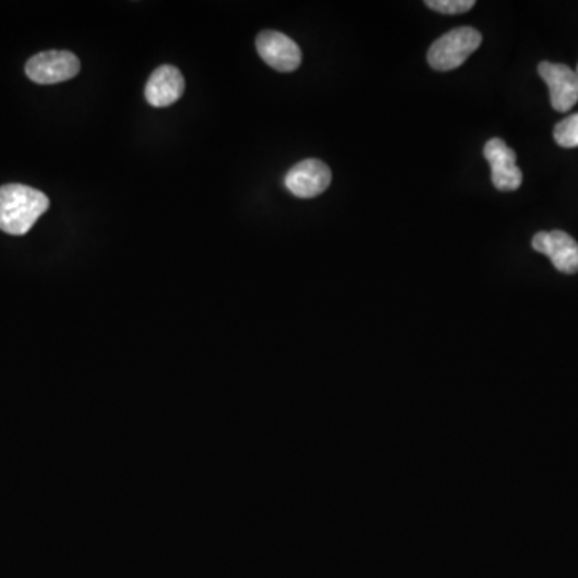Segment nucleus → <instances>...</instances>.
<instances>
[{"label": "nucleus", "mask_w": 578, "mask_h": 578, "mask_svg": "<svg viewBox=\"0 0 578 578\" xmlns=\"http://www.w3.org/2000/svg\"><path fill=\"white\" fill-rule=\"evenodd\" d=\"M554 140L562 148L578 147V113L570 114L554 127Z\"/></svg>", "instance_id": "10"}, {"label": "nucleus", "mask_w": 578, "mask_h": 578, "mask_svg": "<svg viewBox=\"0 0 578 578\" xmlns=\"http://www.w3.org/2000/svg\"><path fill=\"white\" fill-rule=\"evenodd\" d=\"M426 5L429 9L445 13V15H460L473 9L476 2L474 0H428Z\"/></svg>", "instance_id": "11"}, {"label": "nucleus", "mask_w": 578, "mask_h": 578, "mask_svg": "<svg viewBox=\"0 0 578 578\" xmlns=\"http://www.w3.org/2000/svg\"><path fill=\"white\" fill-rule=\"evenodd\" d=\"M532 248L550 257L551 264L559 272L567 275L578 273V243L569 233L562 230L537 233L532 240Z\"/></svg>", "instance_id": "7"}, {"label": "nucleus", "mask_w": 578, "mask_h": 578, "mask_svg": "<svg viewBox=\"0 0 578 578\" xmlns=\"http://www.w3.org/2000/svg\"><path fill=\"white\" fill-rule=\"evenodd\" d=\"M49 206V198L36 188L4 185L0 187V230L21 237L33 228Z\"/></svg>", "instance_id": "1"}, {"label": "nucleus", "mask_w": 578, "mask_h": 578, "mask_svg": "<svg viewBox=\"0 0 578 578\" xmlns=\"http://www.w3.org/2000/svg\"><path fill=\"white\" fill-rule=\"evenodd\" d=\"M79 70H81L79 58L66 50L37 53L26 63L28 78L41 86L70 81L74 76H78Z\"/></svg>", "instance_id": "3"}, {"label": "nucleus", "mask_w": 578, "mask_h": 578, "mask_svg": "<svg viewBox=\"0 0 578 578\" xmlns=\"http://www.w3.org/2000/svg\"><path fill=\"white\" fill-rule=\"evenodd\" d=\"M185 90L184 76L176 66L163 65L153 71L145 87L147 102L155 108H166L182 97Z\"/></svg>", "instance_id": "9"}, {"label": "nucleus", "mask_w": 578, "mask_h": 578, "mask_svg": "<svg viewBox=\"0 0 578 578\" xmlns=\"http://www.w3.org/2000/svg\"><path fill=\"white\" fill-rule=\"evenodd\" d=\"M484 156L492 167V182L500 192H514L522 185V171L516 164V153L505 140L485 143Z\"/></svg>", "instance_id": "8"}, {"label": "nucleus", "mask_w": 578, "mask_h": 578, "mask_svg": "<svg viewBox=\"0 0 578 578\" xmlns=\"http://www.w3.org/2000/svg\"><path fill=\"white\" fill-rule=\"evenodd\" d=\"M331 184L330 167L318 159H304L289 169L285 187L298 198H315L322 195Z\"/></svg>", "instance_id": "6"}, {"label": "nucleus", "mask_w": 578, "mask_h": 578, "mask_svg": "<svg viewBox=\"0 0 578 578\" xmlns=\"http://www.w3.org/2000/svg\"><path fill=\"white\" fill-rule=\"evenodd\" d=\"M538 74L550 89V102L554 110L566 113L578 102V79L574 70L562 63L543 62Z\"/></svg>", "instance_id": "5"}, {"label": "nucleus", "mask_w": 578, "mask_h": 578, "mask_svg": "<svg viewBox=\"0 0 578 578\" xmlns=\"http://www.w3.org/2000/svg\"><path fill=\"white\" fill-rule=\"evenodd\" d=\"M575 74H577V79H578V66H577V70H575Z\"/></svg>", "instance_id": "12"}, {"label": "nucleus", "mask_w": 578, "mask_h": 578, "mask_svg": "<svg viewBox=\"0 0 578 578\" xmlns=\"http://www.w3.org/2000/svg\"><path fill=\"white\" fill-rule=\"evenodd\" d=\"M256 49L267 65L280 73H291L301 65L302 53L299 45L278 31H262L256 39Z\"/></svg>", "instance_id": "4"}, {"label": "nucleus", "mask_w": 578, "mask_h": 578, "mask_svg": "<svg viewBox=\"0 0 578 578\" xmlns=\"http://www.w3.org/2000/svg\"><path fill=\"white\" fill-rule=\"evenodd\" d=\"M482 44V36L477 29L463 26L452 29L439 37L428 52V62L432 70L452 71L460 68Z\"/></svg>", "instance_id": "2"}]
</instances>
